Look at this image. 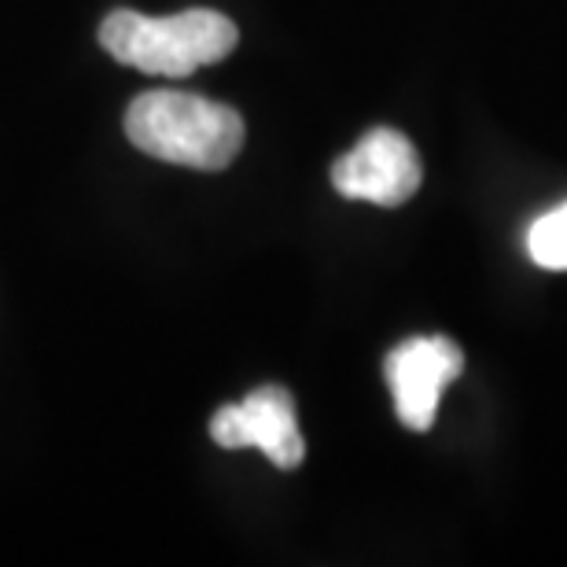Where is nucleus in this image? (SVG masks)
<instances>
[{"label":"nucleus","instance_id":"f257e3e1","mask_svg":"<svg viewBox=\"0 0 567 567\" xmlns=\"http://www.w3.org/2000/svg\"><path fill=\"white\" fill-rule=\"evenodd\" d=\"M126 137L144 155L188 169H225L244 147L240 111L218 100L152 89L126 111Z\"/></svg>","mask_w":567,"mask_h":567},{"label":"nucleus","instance_id":"f03ea898","mask_svg":"<svg viewBox=\"0 0 567 567\" xmlns=\"http://www.w3.org/2000/svg\"><path fill=\"white\" fill-rule=\"evenodd\" d=\"M236 41V22L210 8H188L163 19L118 8L100 22V44L111 60L158 78H185L199 66L221 63Z\"/></svg>","mask_w":567,"mask_h":567},{"label":"nucleus","instance_id":"7ed1b4c3","mask_svg":"<svg viewBox=\"0 0 567 567\" xmlns=\"http://www.w3.org/2000/svg\"><path fill=\"white\" fill-rule=\"evenodd\" d=\"M421 181L424 169L413 141L388 126L365 133L332 166V185L339 196L365 199L377 207H402L405 199L416 196Z\"/></svg>","mask_w":567,"mask_h":567},{"label":"nucleus","instance_id":"20e7f679","mask_svg":"<svg viewBox=\"0 0 567 567\" xmlns=\"http://www.w3.org/2000/svg\"><path fill=\"white\" fill-rule=\"evenodd\" d=\"M461 347L446 336H416L394 347L383 361V372H388L399 421L410 431H427L439 416L442 391L461 377Z\"/></svg>","mask_w":567,"mask_h":567},{"label":"nucleus","instance_id":"39448f33","mask_svg":"<svg viewBox=\"0 0 567 567\" xmlns=\"http://www.w3.org/2000/svg\"><path fill=\"white\" fill-rule=\"evenodd\" d=\"M210 435L225 450H262L284 472L299 468L306 457L302 431L295 421V399L277 383H266V388L247 394L244 402L214 413Z\"/></svg>","mask_w":567,"mask_h":567},{"label":"nucleus","instance_id":"423d86ee","mask_svg":"<svg viewBox=\"0 0 567 567\" xmlns=\"http://www.w3.org/2000/svg\"><path fill=\"white\" fill-rule=\"evenodd\" d=\"M527 251L542 269H567V203L557 210L542 214L527 229Z\"/></svg>","mask_w":567,"mask_h":567}]
</instances>
